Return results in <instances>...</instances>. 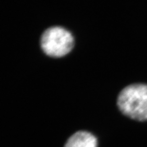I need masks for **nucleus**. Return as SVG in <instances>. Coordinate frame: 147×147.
Returning a JSON list of instances; mask_svg holds the SVG:
<instances>
[{"label": "nucleus", "instance_id": "nucleus-1", "mask_svg": "<svg viewBox=\"0 0 147 147\" xmlns=\"http://www.w3.org/2000/svg\"><path fill=\"white\" fill-rule=\"evenodd\" d=\"M117 105L127 117L138 121H147V85L131 84L119 93Z\"/></svg>", "mask_w": 147, "mask_h": 147}, {"label": "nucleus", "instance_id": "nucleus-2", "mask_svg": "<svg viewBox=\"0 0 147 147\" xmlns=\"http://www.w3.org/2000/svg\"><path fill=\"white\" fill-rule=\"evenodd\" d=\"M44 52L52 57H62L69 52L74 45L70 31L63 27L55 26L46 29L40 38Z\"/></svg>", "mask_w": 147, "mask_h": 147}, {"label": "nucleus", "instance_id": "nucleus-3", "mask_svg": "<svg viewBox=\"0 0 147 147\" xmlns=\"http://www.w3.org/2000/svg\"><path fill=\"white\" fill-rule=\"evenodd\" d=\"M98 140L91 133L80 131L72 134L64 147H97Z\"/></svg>", "mask_w": 147, "mask_h": 147}]
</instances>
